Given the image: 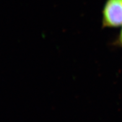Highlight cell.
Listing matches in <instances>:
<instances>
[{"label":"cell","instance_id":"6da1fadb","mask_svg":"<svg viewBox=\"0 0 122 122\" xmlns=\"http://www.w3.org/2000/svg\"><path fill=\"white\" fill-rule=\"evenodd\" d=\"M102 20L105 27H122V0H107L102 10Z\"/></svg>","mask_w":122,"mask_h":122},{"label":"cell","instance_id":"7a4b0ae2","mask_svg":"<svg viewBox=\"0 0 122 122\" xmlns=\"http://www.w3.org/2000/svg\"><path fill=\"white\" fill-rule=\"evenodd\" d=\"M118 43L122 47V28L119 35H118Z\"/></svg>","mask_w":122,"mask_h":122}]
</instances>
